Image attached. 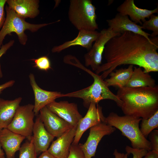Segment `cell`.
Wrapping results in <instances>:
<instances>
[{
    "instance_id": "6da1fadb",
    "label": "cell",
    "mask_w": 158,
    "mask_h": 158,
    "mask_svg": "<svg viewBox=\"0 0 158 158\" xmlns=\"http://www.w3.org/2000/svg\"><path fill=\"white\" fill-rule=\"evenodd\" d=\"M158 37L149 41L144 36L125 32L113 37L107 43L104 53L106 62L95 71L103 79L118 66L135 65L146 73L158 71Z\"/></svg>"
},
{
    "instance_id": "7a4b0ae2",
    "label": "cell",
    "mask_w": 158,
    "mask_h": 158,
    "mask_svg": "<svg viewBox=\"0 0 158 158\" xmlns=\"http://www.w3.org/2000/svg\"><path fill=\"white\" fill-rule=\"evenodd\" d=\"M116 95L122 101L125 115L147 119L158 111V87L118 88Z\"/></svg>"
},
{
    "instance_id": "3957f363",
    "label": "cell",
    "mask_w": 158,
    "mask_h": 158,
    "mask_svg": "<svg viewBox=\"0 0 158 158\" xmlns=\"http://www.w3.org/2000/svg\"><path fill=\"white\" fill-rule=\"evenodd\" d=\"M71 64L89 74L93 78V82L90 86L81 90L65 94H62L60 97H65L81 98L83 100L84 106L87 107H89L91 103L98 104L102 100L109 99L114 101L118 106L121 107L122 101L116 95L110 90L101 75L85 67L77 58L72 61Z\"/></svg>"
},
{
    "instance_id": "277c9868",
    "label": "cell",
    "mask_w": 158,
    "mask_h": 158,
    "mask_svg": "<svg viewBox=\"0 0 158 158\" xmlns=\"http://www.w3.org/2000/svg\"><path fill=\"white\" fill-rule=\"evenodd\" d=\"M142 119L131 116H120L112 112L105 118V122L120 130L122 135L130 140L133 148L149 151L152 150L150 142L143 135L140 129Z\"/></svg>"
},
{
    "instance_id": "5b68a950",
    "label": "cell",
    "mask_w": 158,
    "mask_h": 158,
    "mask_svg": "<svg viewBox=\"0 0 158 158\" xmlns=\"http://www.w3.org/2000/svg\"><path fill=\"white\" fill-rule=\"evenodd\" d=\"M96 9L91 0H71L68 13L69 20L79 30L95 31L98 29Z\"/></svg>"
},
{
    "instance_id": "8992f818",
    "label": "cell",
    "mask_w": 158,
    "mask_h": 158,
    "mask_svg": "<svg viewBox=\"0 0 158 158\" xmlns=\"http://www.w3.org/2000/svg\"><path fill=\"white\" fill-rule=\"evenodd\" d=\"M6 17L0 30V49L6 36L8 35H11L12 32L15 33L18 37L20 43L25 45L28 40L27 36L25 33V30H28L32 32H35L42 28L60 21L59 20L49 23L31 24L26 22L25 19L19 16L7 5L6 6Z\"/></svg>"
},
{
    "instance_id": "52a82bcc",
    "label": "cell",
    "mask_w": 158,
    "mask_h": 158,
    "mask_svg": "<svg viewBox=\"0 0 158 158\" xmlns=\"http://www.w3.org/2000/svg\"><path fill=\"white\" fill-rule=\"evenodd\" d=\"M34 105L31 104L19 106L13 119L7 128L11 131L24 136L29 141L32 138L35 116Z\"/></svg>"
},
{
    "instance_id": "ba28073f",
    "label": "cell",
    "mask_w": 158,
    "mask_h": 158,
    "mask_svg": "<svg viewBox=\"0 0 158 158\" xmlns=\"http://www.w3.org/2000/svg\"><path fill=\"white\" fill-rule=\"evenodd\" d=\"M119 34L114 32L109 28L102 29L91 49L84 55L85 66H90L94 71L97 70L101 65L106 44L111 38Z\"/></svg>"
},
{
    "instance_id": "9c48e42d",
    "label": "cell",
    "mask_w": 158,
    "mask_h": 158,
    "mask_svg": "<svg viewBox=\"0 0 158 158\" xmlns=\"http://www.w3.org/2000/svg\"><path fill=\"white\" fill-rule=\"evenodd\" d=\"M116 128L105 122L100 123L90 128L89 136L86 142L81 145L85 158L94 157L97 146L103 137L113 133Z\"/></svg>"
},
{
    "instance_id": "30bf717a",
    "label": "cell",
    "mask_w": 158,
    "mask_h": 158,
    "mask_svg": "<svg viewBox=\"0 0 158 158\" xmlns=\"http://www.w3.org/2000/svg\"><path fill=\"white\" fill-rule=\"evenodd\" d=\"M105 118L103 113L102 107L98 104L91 103L85 115L78 123L75 135L72 144H78L85 131L100 123L105 122Z\"/></svg>"
},
{
    "instance_id": "8fae6325",
    "label": "cell",
    "mask_w": 158,
    "mask_h": 158,
    "mask_svg": "<svg viewBox=\"0 0 158 158\" xmlns=\"http://www.w3.org/2000/svg\"><path fill=\"white\" fill-rule=\"evenodd\" d=\"M39 115L45 128L55 137H59L73 127L51 111L46 106L41 109Z\"/></svg>"
},
{
    "instance_id": "7c38bea8",
    "label": "cell",
    "mask_w": 158,
    "mask_h": 158,
    "mask_svg": "<svg viewBox=\"0 0 158 158\" xmlns=\"http://www.w3.org/2000/svg\"><path fill=\"white\" fill-rule=\"evenodd\" d=\"M47 108L73 126H77L83 118L79 112L76 104L67 101H54L47 105Z\"/></svg>"
},
{
    "instance_id": "4fadbf2b",
    "label": "cell",
    "mask_w": 158,
    "mask_h": 158,
    "mask_svg": "<svg viewBox=\"0 0 158 158\" xmlns=\"http://www.w3.org/2000/svg\"><path fill=\"white\" fill-rule=\"evenodd\" d=\"M106 21L109 28L115 33L130 32L142 35L149 40H151V38L149 37L151 35L144 31L141 25L134 23L127 16L118 13L114 18Z\"/></svg>"
},
{
    "instance_id": "5bb4252c",
    "label": "cell",
    "mask_w": 158,
    "mask_h": 158,
    "mask_svg": "<svg viewBox=\"0 0 158 158\" xmlns=\"http://www.w3.org/2000/svg\"><path fill=\"white\" fill-rule=\"evenodd\" d=\"M117 11L121 15L129 16L135 23L142 25L146 18L149 19L152 15L158 13V7L152 10L142 9L135 5L134 0H126L117 7Z\"/></svg>"
},
{
    "instance_id": "9a60e30c",
    "label": "cell",
    "mask_w": 158,
    "mask_h": 158,
    "mask_svg": "<svg viewBox=\"0 0 158 158\" xmlns=\"http://www.w3.org/2000/svg\"><path fill=\"white\" fill-rule=\"evenodd\" d=\"M29 78L35 96L33 111L35 116H37L41 109L55 101L56 98L60 97L62 94L60 92L48 91L42 89L37 84L32 73L29 75Z\"/></svg>"
},
{
    "instance_id": "2e32d148",
    "label": "cell",
    "mask_w": 158,
    "mask_h": 158,
    "mask_svg": "<svg viewBox=\"0 0 158 158\" xmlns=\"http://www.w3.org/2000/svg\"><path fill=\"white\" fill-rule=\"evenodd\" d=\"M77 126H74L53 141L47 151L56 158H67L75 135Z\"/></svg>"
},
{
    "instance_id": "e0dca14e",
    "label": "cell",
    "mask_w": 158,
    "mask_h": 158,
    "mask_svg": "<svg viewBox=\"0 0 158 158\" xmlns=\"http://www.w3.org/2000/svg\"><path fill=\"white\" fill-rule=\"evenodd\" d=\"M32 133L33 143L37 155L47 151L55 137L46 130L39 115L35 121Z\"/></svg>"
},
{
    "instance_id": "ac0fdd59",
    "label": "cell",
    "mask_w": 158,
    "mask_h": 158,
    "mask_svg": "<svg viewBox=\"0 0 158 158\" xmlns=\"http://www.w3.org/2000/svg\"><path fill=\"white\" fill-rule=\"evenodd\" d=\"M99 35L100 32L96 30H79L78 35L75 38L60 45L54 46L51 51L53 53H59L69 47L75 46H80L89 50L92 47L93 43Z\"/></svg>"
},
{
    "instance_id": "d6986e66",
    "label": "cell",
    "mask_w": 158,
    "mask_h": 158,
    "mask_svg": "<svg viewBox=\"0 0 158 158\" xmlns=\"http://www.w3.org/2000/svg\"><path fill=\"white\" fill-rule=\"evenodd\" d=\"M25 138L11 131L7 128L0 130V144L6 158H15L21 144Z\"/></svg>"
},
{
    "instance_id": "ffe728a7",
    "label": "cell",
    "mask_w": 158,
    "mask_h": 158,
    "mask_svg": "<svg viewBox=\"0 0 158 158\" xmlns=\"http://www.w3.org/2000/svg\"><path fill=\"white\" fill-rule=\"evenodd\" d=\"M6 2L9 8L24 19L34 18L39 13V0H7Z\"/></svg>"
},
{
    "instance_id": "44dd1931",
    "label": "cell",
    "mask_w": 158,
    "mask_h": 158,
    "mask_svg": "<svg viewBox=\"0 0 158 158\" xmlns=\"http://www.w3.org/2000/svg\"><path fill=\"white\" fill-rule=\"evenodd\" d=\"M22 100L21 97L12 100L0 98V130L11 123Z\"/></svg>"
},
{
    "instance_id": "7402d4cb",
    "label": "cell",
    "mask_w": 158,
    "mask_h": 158,
    "mask_svg": "<svg viewBox=\"0 0 158 158\" xmlns=\"http://www.w3.org/2000/svg\"><path fill=\"white\" fill-rule=\"evenodd\" d=\"M155 82L149 73L144 72L140 67H134L131 77L125 87H153L156 86Z\"/></svg>"
},
{
    "instance_id": "603a6c76",
    "label": "cell",
    "mask_w": 158,
    "mask_h": 158,
    "mask_svg": "<svg viewBox=\"0 0 158 158\" xmlns=\"http://www.w3.org/2000/svg\"><path fill=\"white\" fill-rule=\"evenodd\" d=\"M133 66L129 65L127 68H121L111 72L110 77L105 80L108 87L116 86L118 88L125 87L132 75Z\"/></svg>"
},
{
    "instance_id": "cb8c5ba5",
    "label": "cell",
    "mask_w": 158,
    "mask_h": 158,
    "mask_svg": "<svg viewBox=\"0 0 158 158\" xmlns=\"http://www.w3.org/2000/svg\"><path fill=\"white\" fill-rule=\"evenodd\" d=\"M158 127V111L147 119H142L140 124V131L146 138L154 130Z\"/></svg>"
},
{
    "instance_id": "d4e9b609",
    "label": "cell",
    "mask_w": 158,
    "mask_h": 158,
    "mask_svg": "<svg viewBox=\"0 0 158 158\" xmlns=\"http://www.w3.org/2000/svg\"><path fill=\"white\" fill-rule=\"evenodd\" d=\"M19 151V158H37L32 138L30 141H26L22 145Z\"/></svg>"
},
{
    "instance_id": "484cf974",
    "label": "cell",
    "mask_w": 158,
    "mask_h": 158,
    "mask_svg": "<svg viewBox=\"0 0 158 158\" xmlns=\"http://www.w3.org/2000/svg\"><path fill=\"white\" fill-rule=\"evenodd\" d=\"M143 29H146L152 32L150 34L152 37L157 36L158 35V16L152 15L148 20H146L141 25Z\"/></svg>"
},
{
    "instance_id": "4316f807",
    "label": "cell",
    "mask_w": 158,
    "mask_h": 158,
    "mask_svg": "<svg viewBox=\"0 0 158 158\" xmlns=\"http://www.w3.org/2000/svg\"><path fill=\"white\" fill-rule=\"evenodd\" d=\"M125 150L126 153L124 154L123 158H142L148 152L144 149H134L128 145Z\"/></svg>"
},
{
    "instance_id": "83f0119b",
    "label": "cell",
    "mask_w": 158,
    "mask_h": 158,
    "mask_svg": "<svg viewBox=\"0 0 158 158\" xmlns=\"http://www.w3.org/2000/svg\"><path fill=\"white\" fill-rule=\"evenodd\" d=\"M31 60L34 62V67L39 70L47 71L51 68V62L47 56H41L37 59H33Z\"/></svg>"
},
{
    "instance_id": "f1b7e54d",
    "label": "cell",
    "mask_w": 158,
    "mask_h": 158,
    "mask_svg": "<svg viewBox=\"0 0 158 158\" xmlns=\"http://www.w3.org/2000/svg\"><path fill=\"white\" fill-rule=\"evenodd\" d=\"M82 144L77 145L71 144L67 158H85L81 147Z\"/></svg>"
},
{
    "instance_id": "f546056e",
    "label": "cell",
    "mask_w": 158,
    "mask_h": 158,
    "mask_svg": "<svg viewBox=\"0 0 158 158\" xmlns=\"http://www.w3.org/2000/svg\"><path fill=\"white\" fill-rule=\"evenodd\" d=\"M152 150L158 153V130H154L149 135Z\"/></svg>"
},
{
    "instance_id": "4dcf8cb0",
    "label": "cell",
    "mask_w": 158,
    "mask_h": 158,
    "mask_svg": "<svg viewBox=\"0 0 158 158\" xmlns=\"http://www.w3.org/2000/svg\"><path fill=\"white\" fill-rule=\"evenodd\" d=\"M14 42V40H11L5 44L2 45L0 49V58L3 54L6 53L8 49L13 46ZM2 77L3 74L0 63V78H2Z\"/></svg>"
},
{
    "instance_id": "1f68e13d",
    "label": "cell",
    "mask_w": 158,
    "mask_h": 158,
    "mask_svg": "<svg viewBox=\"0 0 158 158\" xmlns=\"http://www.w3.org/2000/svg\"><path fill=\"white\" fill-rule=\"evenodd\" d=\"M6 0H0V29L2 28L5 20L4 7Z\"/></svg>"
},
{
    "instance_id": "d6a6232c",
    "label": "cell",
    "mask_w": 158,
    "mask_h": 158,
    "mask_svg": "<svg viewBox=\"0 0 158 158\" xmlns=\"http://www.w3.org/2000/svg\"><path fill=\"white\" fill-rule=\"evenodd\" d=\"M15 81L14 80H11L7 81L4 83L0 85V94L4 89L7 88L12 86L14 84Z\"/></svg>"
},
{
    "instance_id": "836d02e7",
    "label": "cell",
    "mask_w": 158,
    "mask_h": 158,
    "mask_svg": "<svg viewBox=\"0 0 158 158\" xmlns=\"http://www.w3.org/2000/svg\"><path fill=\"white\" fill-rule=\"evenodd\" d=\"M143 158H158V153L152 150L148 151Z\"/></svg>"
},
{
    "instance_id": "e575fe53",
    "label": "cell",
    "mask_w": 158,
    "mask_h": 158,
    "mask_svg": "<svg viewBox=\"0 0 158 158\" xmlns=\"http://www.w3.org/2000/svg\"><path fill=\"white\" fill-rule=\"evenodd\" d=\"M37 158H56L49 153L47 151L42 152L40 156Z\"/></svg>"
},
{
    "instance_id": "d590c367",
    "label": "cell",
    "mask_w": 158,
    "mask_h": 158,
    "mask_svg": "<svg viewBox=\"0 0 158 158\" xmlns=\"http://www.w3.org/2000/svg\"><path fill=\"white\" fill-rule=\"evenodd\" d=\"M124 154L119 152L116 149L114 150L113 153V155L114 156L115 158H123Z\"/></svg>"
},
{
    "instance_id": "8d00e7d4",
    "label": "cell",
    "mask_w": 158,
    "mask_h": 158,
    "mask_svg": "<svg viewBox=\"0 0 158 158\" xmlns=\"http://www.w3.org/2000/svg\"><path fill=\"white\" fill-rule=\"evenodd\" d=\"M0 144V158H5V153Z\"/></svg>"
}]
</instances>
